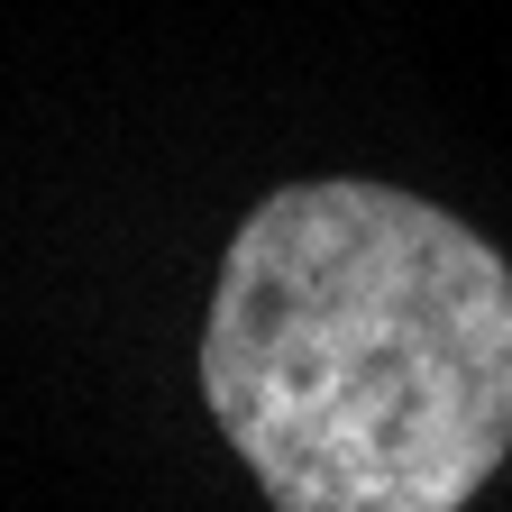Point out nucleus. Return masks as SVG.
<instances>
[{
	"mask_svg": "<svg viewBox=\"0 0 512 512\" xmlns=\"http://www.w3.org/2000/svg\"><path fill=\"white\" fill-rule=\"evenodd\" d=\"M202 394L275 512H467L512 458V266L421 192L284 183L220 256Z\"/></svg>",
	"mask_w": 512,
	"mask_h": 512,
	"instance_id": "nucleus-1",
	"label": "nucleus"
}]
</instances>
